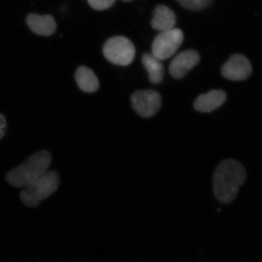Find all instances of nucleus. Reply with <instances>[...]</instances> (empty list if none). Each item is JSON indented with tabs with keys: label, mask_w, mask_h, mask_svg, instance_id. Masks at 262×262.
<instances>
[{
	"label": "nucleus",
	"mask_w": 262,
	"mask_h": 262,
	"mask_svg": "<svg viewBox=\"0 0 262 262\" xmlns=\"http://www.w3.org/2000/svg\"><path fill=\"white\" fill-rule=\"evenodd\" d=\"M246 179V170L237 160L229 159L222 162L213 174V189L215 198L223 204L232 203Z\"/></svg>",
	"instance_id": "obj_1"
},
{
	"label": "nucleus",
	"mask_w": 262,
	"mask_h": 262,
	"mask_svg": "<svg viewBox=\"0 0 262 262\" xmlns=\"http://www.w3.org/2000/svg\"><path fill=\"white\" fill-rule=\"evenodd\" d=\"M51 161L52 156L49 151L44 150L35 153L7 174V182L12 187H27L48 171Z\"/></svg>",
	"instance_id": "obj_2"
},
{
	"label": "nucleus",
	"mask_w": 262,
	"mask_h": 262,
	"mask_svg": "<svg viewBox=\"0 0 262 262\" xmlns=\"http://www.w3.org/2000/svg\"><path fill=\"white\" fill-rule=\"evenodd\" d=\"M59 184L58 173L54 170H48L42 177L24 187L20 194V201L29 208L37 207L56 192Z\"/></svg>",
	"instance_id": "obj_3"
},
{
	"label": "nucleus",
	"mask_w": 262,
	"mask_h": 262,
	"mask_svg": "<svg viewBox=\"0 0 262 262\" xmlns=\"http://www.w3.org/2000/svg\"><path fill=\"white\" fill-rule=\"evenodd\" d=\"M103 53L110 63L125 67L134 61L136 50L130 39L117 36L110 38L105 42Z\"/></svg>",
	"instance_id": "obj_4"
},
{
	"label": "nucleus",
	"mask_w": 262,
	"mask_h": 262,
	"mask_svg": "<svg viewBox=\"0 0 262 262\" xmlns=\"http://www.w3.org/2000/svg\"><path fill=\"white\" fill-rule=\"evenodd\" d=\"M183 40L184 34L181 29L173 28L162 32L153 41L151 53L160 61L168 59L178 51Z\"/></svg>",
	"instance_id": "obj_5"
},
{
	"label": "nucleus",
	"mask_w": 262,
	"mask_h": 262,
	"mask_svg": "<svg viewBox=\"0 0 262 262\" xmlns=\"http://www.w3.org/2000/svg\"><path fill=\"white\" fill-rule=\"evenodd\" d=\"M131 104L134 111L141 117L149 118L154 116L161 108L162 98L155 91H138L130 96Z\"/></svg>",
	"instance_id": "obj_6"
},
{
	"label": "nucleus",
	"mask_w": 262,
	"mask_h": 262,
	"mask_svg": "<svg viewBox=\"0 0 262 262\" xmlns=\"http://www.w3.org/2000/svg\"><path fill=\"white\" fill-rule=\"evenodd\" d=\"M221 72L227 80H246L252 73V66L244 55L234 54L222 67Z\"/></svg>",
	"instance_id": "obj_7"
},
{
	"label": "nucleus",
	"mask_w": 262,
	"mask_h": 262,
	"mask_svg": "<svg viewBox=\"0 0 262 262\" xmlns=\"http://www.w3.org/2000/svg\"><path fill=\"white\" fill-rule=\"evenodd\" d=\"M199 53L193 50L183 51L170 62L169 72L173 78L182 79L188 72L199 63Z\"/></svg>",
	"instance_id": "obj_8"
},
{
	"label": "nucleus",
	"mask_w": 262,
	"mask_h": 262,
	"mask_svg": "<svg viewBox=\"0 0 262 262\" xmlns=\"http://www.w3.org/2000/svg\"><path fill=\"white\" fill-rule=\"evenodd\" d=\"M227 99V94L222 90H213L208 94L198 96L194 103V108L200 113H208L220 107Z\"/></svg>",
	"instance_id": "obj_9"
},
{
	"label": "nucleus",
	"mask_w": 262,
	"mask_h": 262,
	"mask_svg": "<svg viewBox=\"0 0 262 262\" xmlns=\"http://www.w3.org/2000/svg\"><path fill=\"white\" fill-rule=\"evenodd\" d=\"M26 20L29 29L37 35L48 37L56 32V22L51 15H39L30 13L27 15Z\"/></svg>",
	"instance_id": "obj_10"
},
{
	"label": "nucleus",
	"mask_w": 262,
	"mask_h": 262,
	"mask_svg": "<svg viewBox=\"0 0 262 262\" xmlns=\"http://www.w3.org/2000/svg\"><path fill=\"white\" fill-rule=\"evenodd\" d=\"M177 18L173 10L165 5H160L153 11L151 25L155 30L160 32L170 30L175 27Z\"/></svg>",
	"instance_id": "obj_11"
},
{
	"label": "nucleus",
	"mask_w": 262,
	"mask_h": 262,
	"mask_svg": "<svg viewBox=\"0 0 262 262\" xmlns=\"http://www.w3.org/2000/svg\"><path fill=\"white\" fill-rule=\"evenodd\" d=\"M75 80L80 89L85 93L96 92L99 88V81L94 72L84 66L76 71Z\"/></svg>",
	"instance_id": "obj_12"
},
{
	"label": "nucleus",
	"mask_w": 262,
	"mask_h": 262,
	"mask_svg": "<svg viewBox=\"0 0 262 262\" xmlns=\"http://www.w3.org/2000/svg\"><path fill=\"white\" fill-rule=\"evenodd\" d=\"M143 65L149 74V80L151 83L158 84L163 80L164 67L161 61L157 58L152 53H144L141 58Z\"/></svg>",
	"instance_id": "obj_13"
},
{
	"label": "nucleus",
	"mask_w": 262,
	"mask_h": 262,
	"mask_svg": "<svg viewBox=\"0 0 262 262\" xmlns=\"http://www.w3.org/2000/svg\"><path fill=\"white\" fill-rule=\"evenodd\" d=\"M177 1L187 9L201 10L207 8L213 0H177Z\"/></svg>",
	"instance_id": "obj_14"
},
{
	"label": "nucleus",
	"mask_w": 262,
	"mask_h": 262,
	"mask_svg": "<svg viewBox=\"0 0 262 262\" xmlns=\"http://www.w3.org/2000/svg\"><path fill=\"white\" fill-rule=\"evenodd\" d=\"M116 0H88L90 6L96 10H104L113 6Z\"/></svg>",
	"instance_id": "obj_15"
},
{
	"label": "nucleus",
	"mask_w": 262,
	"mask_h": 262,
	"mask_svg": "<svg viewBox=\"0 0 262 262\" xmlns=\"http://www.w3.org/2000/svg\"><path fill=\"white\" fill-rule=\"evenodd\" d=\"M7 123L4 115L0 114V140L4 137L5 135V130H6Z\"/></svg>",
	"instance_id": "obj_16"
},
{
	"label": "nucleus",
	"mask_w": 262,
	"mask_h": 262,
	"mask_svg": "<svg viewBox=\"0 0 262 262\" xmlns=\"http://www.w3.org/2000/svg\"><path fill=\"white\" fill-rule=\"evenodd\" d=\"M122 1H124V2H130V1H131V0H122Z\"/></svg>",
	"instance_id": "obj_17"
}]
</instances>
